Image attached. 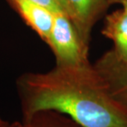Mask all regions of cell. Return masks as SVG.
<instances>
[{"label":"cell","instance_id":"1","mask_svg":"<svg viewBox=\"0 0 127 127\" xmlns=\"http://www.w3.org/2000/svg\"><path fill=\"white\" fill-rule=\"evenodd\" d=\"M17 89L22 119L55 111L81 127H127V107L91 63L25 73L17 78Z\"/></svg>","mask_w":127,"mask_h":127},{"label":"cell","instance_id":"2","mask_svg":"<svg viewBox=\"0 0 127 127\" xmlns=\"http://www.w3.org/2000/svg\"><path fill=\"white\" fill-rule=\"evenodd\" d=\"M55 58V65L88 64V45L83 43L74 26L64 12H55L50 36L46 42Z\"/></svg>","mask_w":127,"mask_h":127},{"label":"cell","instance_id":"3","mask_svg":"<svg viewBox=\"0 0 127 127\" xmlns=\"http://www.w3.org/2000/svg\"><path fill=\"white\" fill-rule=\"evenodd\" d=\"M64 13L87 45L92 30L100 17L110 6L107 0H61Z\"/></svg>","mask_w":127,"mask_h":127},{"label":"cell","instance_id":"4","mask_svg":"<svg viewBox=\"0 0 127 127\" xmlns=\"http://www.w3.org/2000/svg\"><path fill=\"white\" fill-rule=\"evenodd\" d=\"M93 65L105 79L112 95L127 107V60L118 58L111 50Z\"/></svg>","mask_w":127,"mask_h":127},{"label":"cell","instance_id":"5","mask_svg":"<svg viewBox=\"0 0 127 127\" xmlns=\"http://www.w3.org/2000/svg\"><path fill=\"white\" fill-rule=\"evenodd\" d=\"M7 2L27 26L46 43L54 24L55 12L41 5L26 0H10Z\"/></svg>","mask_w":127,"mask_h":127},{"label":"cell","instance_id":"6","mask_svg":"<svg viewBox=\"0 0 127 127\" xmlns=\"http://www.w3.org/2000/svg\"><path fill=\"white\" fill-rule=\"evenodd\" d=\"M103 35L112 40L111 50L116 56L127 60V12L118 9L106 17L101 31Z\"/></svg>","mask_w":127,"mask_h":127},{"label":"cell","instance_id":"7","mask_svg":"<svg viewBox=\"0 0 127 127\" xmlns=\"http://www.w3.org/2000/svg\"><path fill=\"white\" fill-rule=\"evenodd\" d=\"M9 127H81L68 116L55 111H38L21 122L10 123Z\"/></svg>","mask_w":127,"mask_h":127},{"label":"cell","instance_id":"8","mask_svg":"<svg viewBox=\"0 0 127 127\" xmlns=\"http://www.w3.org/2000/svg\"><path fill=\"white\" fill-rule=\"evenodd\" d=\"M7 1H10V0H7ZM26 1L32 2L36 4L41 5L43 7H47L48 9H50L53 12H64L61 0H26Z\"/></svg>","mask_w":127,"mask_h":127},{"label":"cell","instance_id":"9","mask_svg":"<svg viewBox=\"0 0 127 127\" xmlns=\"http://www.w3.org/2000/svg\"><path fill=\"white\" fill-rule=\"evenodd\" d=\"M9 126H10V123L3 120V119L0 116V127H9Z\"/></svg>","mask_w":127,"mask_h":127},{"label":"cell","instance_id":"10","mask_svg":"<svg viewBox=\"0 0 127 127\" xmlns=\"http://www.w3.org/2000/svg\"><path fill=\"white\" fill-rule=\"evenodd\" d=\"M119 3L122 5V8L125 10L126 12H127V0H121Z\"/></svg>","mask_w":127,"mask_h":127},{"label":"cell","instance_id":"11","mask_svg":"<svg viewBox=\"0 0 127 127\" xmlns=\"http://www.w3.org/2000/svg\"><path fill=\"white\" fill-rule=\"evenodd\" d=\"M107 1H108L109 5H111V4H115V3H119L121 0H107Z\"/></svg>","mask_w":127,"mask_h":127}]
</instances>
